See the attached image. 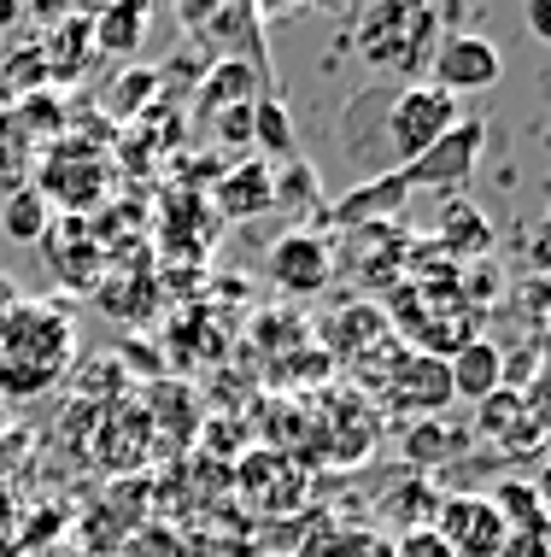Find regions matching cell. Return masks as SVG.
Listing matches in <instances>:
<instances>
[{
  "label": "cell",
  "instance_id": "obj_1",
  "mask_svg": "<svg viewBox=\"0 0 551 557\" xmlns=\"http://www.w3.org/2000/svg\"><path fill=\"white\" fill-rule=\"evenodd\" d=\"M71 318L41 299H12L0 311V399H36L71 364Z\"/></svg>",
  "mask_w": 551,
  "mask_h": 557
},
{
  "label": "cell",
  "instance_id": "obj_2",
  "mask_svg": "<svg viewBox=\"0 0 551 557\" xmlns=\"http://www.w3.org/2000/svg\"><path fill=\"white\" fill-rule=\"evenodd\" d=\"M458 117H464L458 100L440 95V88L423 83V77L387 88L381 112H376V171L393 176V171H405V164H416L446 129H458Z\"/></svg>",
  "mask_w": 551,
  "mask_h": 557
},
{
  "label": "cell",
  "instance_id": "obj_3",
  "mask_svg": "<svg viewBox=\"0 0 551 557\" xmlns=\"http://www.w3.org/2000/svg\"><path fill=\"white\" fill-rule=\"evenodd\" d=\"M359 48L376 71L416 83V71H428V59L440 48V12L435 7H370L359 18Z\"/></svg>",
  "mask_w": 551,
  "mask_h": 557
},
{
  "label": "cell",
  "instance_id": "obj_4",
  "mask_svg": "<svg viewBox=\"0 0 551 557\" xmlns=\"http://www.w3.org/2000/svg\"><path fill=\"white\" fill-rule=\"evenodd\" d=\"M107 183H112V171H107V153H88V147L77 141V135H59L53 141V153L41 159V176L29 188L48 200V212L59 206L65 218H83L88 206H100L107 200Z\"/></svg>",
  "mask_w": 551,
  "mask_h": 557
},
{
  "label": "cell",
  "instance_id": "obj_5",
  "mask_svg": "<svg viewBox=\"0 0 551 557\" xmlns=\"http://www.w3.org/2000/svg\"><path fill=\"white\" fill-rule=\"evenodd\" d=\"M504 77V59L487 36H475V29H458V36H440L435 59H428V77L440 95H481V88H493Z\"/></svg>",
  "mask_w": 551,
  "mask_h": 557
},
{
  "label": "cell",
  "instance_id": "obj_6",
  "mask_svg": "<svg viewBox=\"0 0 551 557\" xmlns=\"http://www.w3.org/2000/svg\"><path fill=\"white\" fill-rule=\"evenodd\" d=\"M481 141H487V124L481 117H458V129H446L435 147H428L416 164H405V188H440V194H458V188H469V176H475V159H481Z\"/></svg>",
  "mask_w": 551,
  "mask_h": 557
},
{
  "label": "cell",
  "instance_id": "obj_7",
  "mask_svg": "<svg viewBox=\"0 0 551 557\" xmlns=\"http://www.w3.org/2000/svg\"><path fill=\"white\" fill-rule=\"evenodd\" d=\"M428 529L446 540L452 557H499L504 540H511V529H504L493 499H481V493H452V499H440Z\"/></svg>",
  "mask_w": 551,
  "mask_h": 557
},
{
  "label": "cell",
  "instance_id": "obj_8",
  "mask_svg": "<svg viewBox=\"0 0 551 557\" xmlns=\"http://www.w3.org/2000/svg\"><path fill=\"white\" fill-rule=\"evenodd\" d=\"M271 276L281 294H323L335 276V252L317 230H288L271 247Z\"/></svg>",
  "mask_w": 551,
  "mask_h": 557
},
{
  "label": "cell",
  "instance_id": "obj_9",
  "mask_svg": "<svg viewBox=\"0 0 551 557\" xmlns=\"http://www.w3.org/2000/svg\"><path fill=\"white\" fill-rule=\"evenodd\" d=\"M41 252H48L53 276L65 282V288H95V270H100V247H95V230L83 235V218H59L48 223V235H41Z\"/></svg>",
  "mask_w": 551,
  "mask_h": 557
},
{
  "label": "cell",
  "instance_id": "obj_10",
  "mask_svg": "<svg viewBox=\"0 0 551 557\" xmlns=\"http://www.w3.org/2000/svg\"><path fill=\"white\" fill-rule=\"evenodd\" d=\"M405 200H411V188H405V176H399V171H393V176H370L364 188L340 194L329 218L340 223V230H381V223L393 218Z\"/></svg>",
  "mask_w": 551,
  "mask_h": 557
},
{
  "label": "cell",
  "instance_id": "obj_11",
  "mask_svg": "<svg viewBox=\"0 0 551 557\" xmlns=\"http://www.w3.org/2000/svg\"><path fill=\"white\" fill-rule=\"evenodd\" d=\"M446 375H452V399L481 405V399H493L499 387H504V352H499L493 341L475 335L469 346H458V352L446 358Z\"/></svg>",
  "mask_w": 551,
  "mask_h": 557
},
{
  "label": "cell",
  "instance_id": "obj_12",
  "mask_svg": "<svg viewBox=\"0 0 551 557\" xmlns=\"http://www.w3.org/2000/svg\"><path fill=\"white\" fill-rule=\"evenodd\" d=\"M217 206H223V218H235V223L264 218L276 206V171L264 159H247V164H235V171H223Z\"/></svg>",
  "mask_w": 551,
  "mask_h": 557
},
{
  "label": "cell",
  "instance_id": "obj_13",
  "mask_svg": "<svg viewBox=\"0 0 551 557\" xmlns=\"http://www.w3.org/2000/svg\"><path fill=\"white\" fill-rule=\"evenodd\" d=\"M264 95V77L252 71V59H217L212 71H205V83H200V100H193V112L200 117H212V112H229V107H247V100H259Z\"/></svg>",
  "mask_w": 551,
  "mask_h": 557
},
{
  "label": "cell",
  "instance_id": "obj_14",
  "mask_svg": "<svg viewBox=\"0 0 551 557\" xmlns=\"http://www.w3.org/2000/svg\"><path fill=\"white\" fill-rule=\"evenodd\" d=\"M393 405L399 411H423V417L452 405V375H446L440 358H405L393 375Z\"/></svg>",
  "mask_w": 551,
  "mask_h": 557
},
{
  "label": "cell",
  "instance_id": "obj_15",
  "mask_svg": "<svg viewBox=\"0 0 551 557\" xmlns=\"http://www.w3.org/2000/svg\"><path fill=\"white\" fill-rule=\"evenodd\" d=\"M147 24L153 12L141 0H124V7H107L88 18V36H95V53H112V59H136L147 48Z\"/></svg>",
  "mask_w": 551,
  "mask_h": 557
},
{
  "label": "cell",
  "instance_id": "obj_16",
  "mask_svg": "<svg viewBox=\"0 0 551 557\" xmlns=\"http://www.w3.org/2000/svg\"><path fill=\"white\" fill-rule=\"evenodd\" d=\"M41 59H48V77L59 83H71L77 71L95 59V36H88V18H65L53 29L48 41H41Z\"/></svg>",
  "mask_w": 551,
  "mask_h": 557
},
{
  "label": "cell",
  "instance_id": "obj_17",
  "mask_svg": "<svg viewBox=\"0 0 551 557\" xmlns=\"http://www.w3.org/2000/svg\"><path fill=\"white\" fill-rule=\"evenodd\" d=\"M48 223H53V212H48V200H41L29 183H18L0 200V230H7V240H18V247H29V240H41L48 235Z\"/></svg>",
  "mask_w": 551,
  "mask_h": 557
},
{
  "label": "cell",
  "instance_id": "obj_18",
  "mask_svg": "<svg viewBox=\"0 0 551 557\" xmlns=\"http://www.w3.org/2000/svg\"><path fill=\"white\" fill-rule=\"evenodd\" d=\"M252 147L271 153V159H293V117L281 107V95L252 100Z\"/></svg>",
  "mask_w": 551,
  "mask_h": 557
},
{
  "label": "cell",
  "instance_id": "obj_19",
  "mask_svg": "<svg viewBox=\"0 0 551 557\" xmlns=\"http://www.w3.org/2000/svg\"><path fill=\"white\" fill-rule=\"evenodd\" d=\"M487 240H493V230H487V218L475 212V206L452 200L440 218V247L446 252H487Z\"/></svg>",
  "mask_w": 551,
  "mask_h": 557
},
{
  "label": "cell",
  "instance_id": "obj_20",
  "mask_svg": "<svg viewBox=\"0 0 551 557\" xmlns=\"http://www.w3.org/2000/svg\"><path fill=\"white\" fill-rule=\"evenodd\" d=\"M153 95H159V71L153 65H129L124 77L107 88V112L112 117H141L147 107H153Z\"/></svg>",
  "mask_w": 551,
  "mask_h": 557
},
{
  "label": "cell",
  "instance_id": "obj_21",
  "mask_svg": "<svg viewBox=\"0 0 551 557\" xmlns=\"http://www.w3.org/2000/svg\"><path fill=\"white\" fill-rule=\"evenodd\" d=\"M458 446H464V434L446 429V423H435V417H428V423H416V429L405 434V458L416 463V470H435V463L452 458Z\"/></svg>",
  "mask_w": 551,
  "mask_h": 557
},
{
  "label": "cell",
  "instance_id": "obj_22",
  "mask_svg": "<svg viewBox=\"0 0 551 557\" xmlns=\"http://www.w3.org/2000/svg\"><path fill=\"white\" fill-rule=\"evenodd\" d=\"M523 411H528V399H523V394H511V387H499L493 399L475 405V417H481L475 429H481V434H511L516 423H523Z\"/></svg>",
  "mask_w": 551,
  "mask_h": 557
},
{
  "label": "cell",
  "instance_id": "obj_23",
  "mask_svg": "<svg viewBox=\"0 0 551 557\" xmlns=\"http://www.w3.org/2000/svg\"><path fill=\"white\" fill-rule=\"evenodd\" d=\"M311 200H317V171L288 159V171L276 176V206H311Z\"/></svg>",
  "mask_w": 551,
  "mask_h": 557
},
{
  "label": "cell",
  "instance_id": "obj_24",
  "mask_svg": "<svg viewBox=\"0 0 551 557\" xmlns=\"http://www.w3.org/2000/svg\"><path fill=\"white\" fill-rule=\"evenodd\" d=\"M212 135H217V147H252V100H247V107L217 112Z\"/></svg>",
  "mask_w": 551,
  "mask_h": 557
},
{
  "label": "cell",
  "instance_id": "obj_25",
  "mask_svg": "<svg viewBox=\"0 0 551 557\" xmlns=\"http://www.w3.org/2000/svg\"><path fill=\"white\" fill-rule=\"evenodd\" d=\"M387 552H393V557H452V552H446V540H440L435 529H411V534H399Z\"/></svg>",
  "mask_w": 551,
  "mask_h": 557
},
{
  "label": "cell",
  "instance_id": "obj_26",
  "mask_svg": "<svg viewBox=\"0 0 551 557\" xmlns=\"http://www.w3.org/2000/svg\"><path fill=\"white\" fill-rule=\"evenodd\" d=\"M499 557H551V529H523V534H511Z\"/></svg>",
  "mask_w": 551,
  "mask_h": 557
},
{
  "label": "cell",
  "instance_id": "obj_27",
  "mask_svg": "<svg viewBox=\"0 0 551 557\" xmlns=\"http://www.w3.org/2000/svg\"><path fill=\"white\" fill-rule=\"evenodd\" d=\"M523 24H528V36H540L546 48H551V0H528V7H523Z\"/></svg>",
  "mask_w": 551,
  "mask_h": 557
},
{
  "label": "cell",
  "instance_id": "obj_28",
  "mask_svg": "<svg viewBox=\"0 0 551 557\" xmlns=\"http://www.w3.org/2000/svg\"><path fill=\"white\" fill-rule=\"evenodd\" d=\"M12 299H18V288H12V276H7V270H0V311H7Z\"/></svg>",
  "mask_w": 551,
  "mask_h": 557
},
{
  "label": "cell",
  "instance_id": "obj_29",
  "mask_svg": "<svg viewBox=\"0 0 551 557\" xmlns=\"http://www.w3.org/2000/svg\"><path fill=\"white\" fill-rule=\"evenodd\" d=\"M12 24H18V7H7V0H0V36H7Z\"/></svg>",
  "mask_w": 551,
  "mask_h": 557
},
{
  "label": "cell",
  "instance_id": "obj_30",
  "mask_svg": "<svg viewBox=\"0 0 551 557\" xmlns=\"http://www.w3.org/2000/svg\"><path fill=\"white\" fill-rule=\"evenodd\" d=\"M0 434H7V399H0Z\"/></svg>",
  "mask_w": 551,
  "mask_h": 557
}]
</instances>
